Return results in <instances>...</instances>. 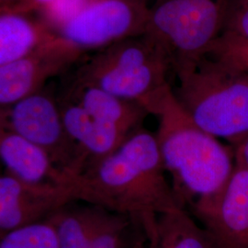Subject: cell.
I'll use <instances>...</instances> for the list:
<instances>
[{
	"label": "cell",
	"instance_id": "6da1fadb",
	"mask_svg": "<svg viewBox=\"0 0 248 248\" xmlns=\"http://www.w3.org/2000/svg\"><path fill=\"white\" fill-rule=\"evenodd\" d=\"M71 202L130 216L143 226L161 213L184 208L160 156L154 133L141 128L106 157L62 177Z\"/></svg>",
	"mask_w": 248,
	"mask_h": 248
},
{
	"label": "cell",
	"instance_id": "7a4b0ae2",
	"mask_svg": "<svg viewBox=\"0 0 248 248\" xmlns=\"http://www.w3.org/2000/svg\"><path fill=\"white\" fill-rule=\"evenodd\" d=\"M146 109L157 119L155 137L160 156L181 203L192 205L220 194L235 166L230 150L186 114L170 85Z\"/></svg>",
	"mask_w": 248,
	"mask_h": 248
},
{
	"label": "cell",
	"instance_id": "3957f363",
	"mask_svg": "<svg viewBox=\"0 0 248 248\" xmlns=\"http://www.w3.org/2000/svg\"><path fill=\"white\" fill-rule=\"evenodd\" d=\"M175 73V97L197 125L219 140L239 143L248 136L247 75L207 54Z\"/></svg>",
	"mask_w": 248,
	"mask_h": 248
},
{
	"label": "cell",
	"instance_id": "277c9868",
	"mask_svg": "<svg viewBox=\"0 0 248 248\" xmlns=\"http://www.w3.org/2000/svg\"><path fill=\"white\" fill-rule=\"evenodd\" d=\"M171 69L169 53L143 33L95 52L80 65L74 80L138 102L146 108L153 98L169 87Z\"/></svg>",
	"mask_w": 248,
	"mask_h": 248
},
{
	"label": "cell",
	"instance_id": "5b68a950",
	"mask_svg": "<svg viewBox=\"0 0 248 248\" xmlns=\"http://www.w3.org/2000/svg\"><path fill=\"white\" fill-rule=\"evenodd\" d=\"M228 0H154L145 34L169 53L173 70L204 56L223 31Z\"/></svg>",
	"mask_w": 248,
	"mask_h": 248
},
{
	"label": "cell",
	"instance_id": "8992f818",
	"mask_svg": "<svg viewBox=\"0 0 248 248\" xmlns=\"http://www.w3.org/2000/svg\"><path fill=\"white\" fill-rule=\"evenodd\" d=\"M148 0H89L55 34L82 56L145 32Z\"/></svg>",
	"mask_w": 248,
	"mask_h": 248
},
{
	"label": "cell",
	"instance_id": "52a82bcc",
	"mask_svg": "<svg viewBox=\"0 0 248 248\" xmlns=\"http://www.w3.org/2000/svg\"><path fill=\"white\" fill-rule=\"evenodd\" d=\"M0 110L9 128L45 151L62 176L75 171L76 148L64 129L59 98L53 90L45 87Z\"/></svg>",
	"mask_w": 248,
	"mask_h": 248
},
{
	"label": "cell",
	"instance_id": "ba28073f",
	"mask_svg": "<svg viewBox=\"0 0 248 248\" xmlns=\"http://www.w3.org/2000/svg\"><path fill=\"white\" fill-rule=\"evenodd\" d=\"M216 248H248V169L235 161L220 194L190 205Z\"/></svg>",
	"mask_w": 248,
	"mask_h": 248
},
{
	"label": "cell",
	"instance_id": "9c48e42d",
	"mask_svg": "<svg viewBox=\"0 0 248 248\" xmlns=\"http://www.w3.org/2000/svg\"><path fill=\"white\" fill-rule=\"evenodd\" d=\"M83 56L59 36L35 52L0 67V108H8L45 89Z\"/></svg>",
	"mask_w": 248,
	"mask_h": 248
},
{
	"label": "cell",
	"instance_id": "30bf717a",
	"mask_svg": "<svg viewBox=\"0 0 248 248\" xmlns=\"http://www.w3.org/2000/svg\"><path fill=\"white\" fill-rule=\"evenodd\" d=\"M70 202L62 186L33 184L0 172V233L45 220Z\"/></svg>",
	"mask_w": 248,
	"mask_h": 248
},
{
	"label": "cell",
	"instance_id": "8fae6325",
	"mask_svg": "<svg viewBox=\"0 0 248 248\" xmlns=\"http://www.w3.org/2000/svg\"><path fill=\"white\" fill-rule=\"evenodd\" d=\"M58 98L64 129L77 153L76 169L70 175L79 174L106 157L130 136L90 115L65 94Z\"/></svg>",
	"mask_w": 248,
	"mask_h": 248
},
{
	"label": "cell",
	"instance_id": "7c38bea8",
	"mask_svg": "<svg viewBox=\"0 0 248 248\" xmlns=\"http://www.w3.org/2000/svg\"><path fill=\"white\" fill-rule=\"evenodd\" d=\"M0 164L6 173L26 182L57 186L62 184V173L49 155L10 129L4 122L1 110Z\"/></svg>",
	"mask_w": 248,
	"mask_h": 248
},
{
	"label": "cell",
	"instance_id": "4fadbf2b",
	"mask_svg": "<svg viewBox=\"0 0 248 248\" xmlns=\"http://www.w3.org/2000/svg\"><path fill=\"white\" fill-rule=\"evenodd\" d=\"M98 121L131 135L142 128L149 114L138 102L117 97L97 87L73 80L64 93Z\"/></svg>",
	"mask_w": 248,
	"mask_h": 248
},
{
	"label": "cell",
	"instance_id": "5bb4252c",
	"mask_svg": "<svg viewBox=\"0 0 248 248\" xmlns=\"http://www.w3.org/2000/svg\"><path fill=\"white\" fill-rule=\"evenodd\" d=\"M55 36L36 14L0 9V67L35 52Z\"/></svg>",
	"mask_w": 248,
	"mask_h": 248
},
{
	"label": "cell",
	"instance_id": "9a60e30c",
	"mask_svg": "<svg viewBox=\"0 0 248 248\" xmlns=\"http://www.w3.org/2000/svg\"><path fill=\"white\" fill-rule=\"evenodd\" d=\"M142 231L144 248H216L207 231L184 208L158 214Z\"/></svg>",
	"mask_w": 248,
	"mask_h": 248
},
{
	"label": "cell",
	"instance_id": "2e32d148",
	"mask_svg": "<svg viewBox=\"0 0 248 248\" xmlns=\"http://www.w3.org/2000/svg\"><path fill=\"white\" fill-rule=\"evenodd\" d=\"M0 248H60L50 218L0 233Z\"/></svg>",
	"mask_w": 248,
	"mask_h": 248
},
{
	"label": "cell",
	"instance_id": "e0dca14e",
	"mask_svg": "<svg viewBox=\"0 0 248 248\" xmlns=\"http://www.w3.org/2000/svg\"><path fill=\"white\" fill-rule=\"evenodd\" d=\"M206 54L238 69L248 77V40L229 32H222Z\"/></svg>",
	"mask_w": 248,
	"mask_h": 248
},
{
	"label": "cell",
	"instance_id": "ac0fdd59",
	"mask_svg": "<svg viewBox=\"0 0 248 248\" xmlns=\"http://www.w3.org/2000/svg\"><path fill=\"white\" fill-rule=\"evenodd\" d=\"M222 32L248 41V0H228Z\"/></svg>",
	"mask_w": 248,
	"mask_h": 248
},
{
	"label": "cell",
	"instance_id": "d6986e66",
	"mask_svg": "<svg viewBox=\"0 0 248 248\" xmlns=\"http://www.w3.org/2000/svg\"><path fill=\"white\" fill-rule=\"evenodd\" d=\"M55 1L56 0H20L18 5L11 9L20 12L38 14Z\"/></svg>",
	"mask_w": 248,
	"mask_h": 248
},
{
	"label": "cell",
	"instance_id": "ffe728a7",
	"mask_svg": "<svg viewBox=\"0 0 248 248\" xmlns=\"http://www.w3.org/2000/svg\"><path fill=\"white\" fill-rule=\"evenodd\" d=\"M236 152V162L243 165L246 169H248V135L238 143Z\"/></svg>",
	"mask_w": 248,
	"mask_h": 248
},
{
	"label": "cell",
	"instance_id": "44dd1931",
	"mask_svg": "<svg viewBox=\"0 0 248 248\" xmlns=\"http://www.w3.org/2000/svg\"><path fill=\"white\" fill-rule=\"evenodd\" d=\"M20 0H0V9H11L18 5Z\"/></svg>",
	"mask_w": 248,
	"mask_h": 248
}]
</instances>
